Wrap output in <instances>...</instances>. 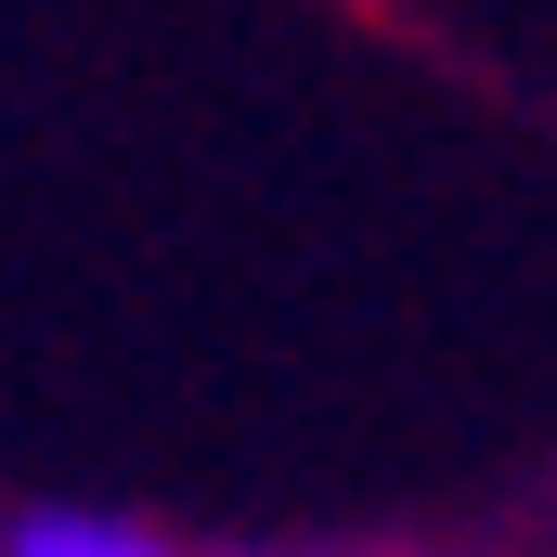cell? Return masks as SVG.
I'll return each instance as SVG.
<instances>
[{
	"instance_id": "cell-1",
	"label": "cell",
	"mask_w": 557,
	"mask_h": 557,
	"mask_svg": "<svg viewBox=\"0 0 557 557\" xmlns=\"http://www.w3.org/2000/svg\"><path fill=\"white\" fill-rule=\"evenodd\" d=\"M0 545L13 557H156V519H131V506H13Z\"/></svg>"
}]
</instances>
